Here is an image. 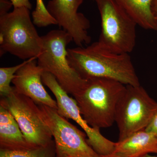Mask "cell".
Instances as JSON below:
<instances>
[{
  "instance_id": "obj_7",
  "label": "cell",
  "mask_w": 157,
  "mask_h": 157,
  "mask_svg": "<svg viewBox=\"0 0 157 157\" xmlns=\"http://www.w3.org/2000/svg\"><path fill=\"white\" fill-rule=\"evenodd\" d=\"M0 105L11 113L26 140L32 146H45L53 141L39 106L30 98L18 94L13 87L9 94L2 97Z\"/></svg>"
},
{
  "instance_id": "obj_4",
  "label": "cell",
  "mask_w": 157,
  "mask_h": 157,
  "mask_svg": "<svg viewBox=\"0 0 157 157\" xmlns=\"http://www.w3.org/2000/svg\"><path fill=\"white\" fill-rule=\"evenodd\" d=\"M30 10L25 7L14 8L11 12L0 16L1 55L6 52L21 59L38 58L43 48Z\"/></svg>"
},
{
  "instance_id": "obj_13",
  "label": "cell",
  "mask_w": 157,
  "mask_h": 157,
  "mask_svg": "<svg viewBox=\"0 0 157 157\" xmlns=\"http://www.w3.org/2000/svg\"><path fill=\"white\" fill-rule=\"evenodd\" d=\"M34 147L26 140L11 113L0 105V150L20 151Z\"/></svg>"
},
{
  "instance_id": "obj_6",
  "label": "cell",
  "mask_w": 157,
  "mask_h": 157,
  "mask_svg": "<svg viewBox=\"0 0 157 157\" xmlns=\"http://www.w3.org/2000/svg\"><path fill=\"white\" fill-rule=\"evenodd\" d=\"M157 110V102L140 85H126L116 109L118 141L145 130Z\"/></svg>"
},
{
  "instance_id": "obj_5",
  "label": "cell",
  "mask_w": 157,
  "mask_h": 157,
  "mask_svg": "<svg viewBox=\"0 0 157 157\" xmlns=\"http://www.w3.org/2000/svg\"><path fill=\"white\" fill-rule=\"evenodd\" d=\"M101 17L99 41L109 50L129 54L135 48L137 24L115 0H95Z\"/></svg>"
},
{
  "instance_id": "obj_1",
  "label": "cell",
  "mask_w": 157,
  "mask_h": 157,
  "mask_svg": "<svg viewBox=\"0 0 157 157\" xmlns=\"http://www.w3.org/2000/svg\"><path fill=\"white\" fill-rule=\"evenodd\" d=\"M67 58L70 65L86 80L105 78L125 85H140L128 54L113 52L99 41L86 47L67 48Z\"/></svg>"
},
{
  "instance_id": "obj_9",
  "label": "cell",
  "mask_w": 157,
  "mask_h": 157,
  "mask_svg": "<svg viewBox=\"0 0 157 157\" xmlns=\"http://www.w3.org/2000/svg\"><path fill=\"white\" fill-rule=\"evenodd\" d=\"M42 81L55 97L58 112L67 119H71L75 121L83 129L88 137V143L97 153L101 155L111 154L114 151L116 143L104 137L101 134L100 129L90 126L82 116L75 99L68 95L55 77L51 73L43 72Z\"/></svg>"
},
{
  "instance_id": "obj_2",
  "label": "cell",
  "mask_w": 157,
  "mask_h": 157,
  "mask_svg": "<svg viewBox=\"0 0 157 157\" xmlns=\"http://www.w3.org/2000/svg\"><path fill=\"white\" fill-rule=\"evenodd\" d=\"M86 87L74 97L80 113L94 128L111 127L115 122L116 109L126 85L113 79H89Z\"/></svg>"
},
{
  "instance_id": "obj_11",
  "label": "cell",
  "mask_w": 157,
  "mask_h": 157,
  "mask_svg": "<svg viewBox=\"0 0 157 157\" xmlns=\"http://www.w3.org/2000/svg\"><path fill=\"white\" fill-rule=\"evenodd\" d=\"M34 58L17 71L12 80L14 89L18 94L30 98L38 105H45L57 109V104L43 85V70Z\"/></svg>"
},
{
  "instance_id": "obj_19",
  "label": "cell",
  "mask_w": 157,
  "mask_h": 157,
  "mask_svg": "<svg viewBox=\"0 0 157 157\" xmlns=\"http://www.w3.org/2000/svg\"><path fill=\"white\" fill-rule=\"evenodd\" d=\"M14 8L25 7L30 10L32 9V6L29 0H11Z\"/></svg>"
},
{
  "instance_id": "obj_18",
  "label": "cell",
  "mask_w": 157,
  "mask_h": 157,
  "mask_svg": "<svg viewBox=\"0 0 157 157\" xmlns=\"http://www.w3.org/2000/svg\"><path fill=\"white\" fill-rule=\"evenodd\" d=\"M145 130L157 137V110Z\"/></svg>"
},
{
  "instance_id": "obj_22",
  "label": "cell",
  "mask_w": 157,
  "mask_h": 157,
  "mask_svg": "<svg viewBox=\"0 0 157 157\" xmlns=\"http://www.w3.org/2000/svg\"><path fill=\"white\" fill-rule=\"evenodd\" d=\"M140 157H157V156H152L150 155L149 154H148L144 155Z\"/></svg>"
},
{
  "instance_id": "obj_15",
  "label": "cell",
  "mask_w": 157,
  "mask_h": 157,
  "mask_svg": "<svg viewBox=\"0 0 157 157\" xmlns=\"http://www.w3.org/2000/svg\"><path fill=\"white\" fill-rule=\"evenodd\" d=\"M0 157H56L55 144L53 140L45 146L20 151L0 150Z\"/></svg>"
},
{
  "instance_id": "obj_20",
  "label": "cell",
  "mask_w": 157,
  "mask_h": 157,
  "mask_svg": "<svg viewBox=\"0 0 157 157\" xmlns=\"http://www.w3.org/2000/svg\"><path fill=\"white\" fill-rule=\"evenodd\" d=\"M13 6L11 1L0 0V16L8 13V11Z\"/></svg>"
},
{
  "instance_id": "obj_17",
  "label": "cell",
  "mask_w": 157,
  "mask_h": 157,
  "mask_svg": "<svg viewBox=\"0 0 157 157\" xmlns=\"http://www.w3.org/2000/svg\"><path fill=\"white\" fill-rule=\"evenodd\" d=\"M34 25L39 28L57 25L56 21L49 14L43 0H36L35 10L32 13Z\"/></svg>"
},
{
  "instance_id": "obj_14",
  "label": "cell",
  "mask_w": 157,
  "mask_h": 157,
  "mask_svg": "<svg viewBox=\"0 0 157 157\" xmlns=\"http://www.w3.org/2000/svg\"><path fill=\"white\" fill-rule=\"evenodd\" d=\"M130 17L142 28L157 30L152 11L153 0H115Z\"/></svg>"
},
{
  "instance_id": "obj_8",
  "label": "cell",
  "mask_w": 157,
  "mask_h": 157,
  "mask_svg": "<svg viewBox=\"0 0 157 157\" xmlns=\"http://www.w3.org/2000/svg\"><path fill=\"white\" fill-rule=\"evenodd\" d=\"M38 106L54 139L56 157H102L88 143L86 134L61 115L57 109Z\"/></svg>"
},
{
  "instance_id": "obj_16",
  "label": "cell",
  "mask_w": 157,
  "mask_h": 157,
  "mask_svg": "<svg viewBox=\"0 0 157 157\" xmlns=\"http://www.w3.org/2000/svg\"><path fill=\"white\" fill-rule=\"evenodd\" d=\"M34 58L36 57L29 59L14 67L0 68V94L2 97L8 95L12 91L13 87L10 86V83L15 77L16 73L24 65Z\"/></svg>"
},
{
  "instance_id": "obj_23",
  "label": "cell",
  "mask_w": 157,
  "mask_h": 157,
  "mask_svg": "<svg viewBox=\"0 0 157 157\" xmlns=\"http://www.w3.org/2000/svg\"><path fill=\"white\" fill-rule=\"evenodd\" d=\"M102 156V157H113L111 156L110 155H101Z\"/></svg>"
},
{
  "instance_id": "obj_21",
  "label": "cell",
  "mask_w": 157,
  "mask_h": 157,
  "mask_svg": "<svg viewBox=\"0 0 157 157\" xmlns=\"http://www.w3.org/2000/svg\"><path fill=\"white\" fill-rule=\"evenodd\" d=\"M152 11L154 18L157 29V0H153Z\"/></svg>"
},
{
  "instance_id": "obj_12",
  "label": "cell",
  "mask_w": 157,
  "mask_h": 157,
  "mask_svg": "<svg viewBox=\"0 0 157 157\" xmlns=\"http://www.w3.org/2000/svg\"><path fill=\"white\" fill-rule=\"evenodd\" d=\"M150 153L157 154V137L141 130L116 143L113 157H140Z\"/></svg>"
},
{
  "instance_id": "obj_10",
  "label": "cell",
  "mask_w": 157,
  "mask_h": 157,
  "mask_svg": "<svg viewBox=\"0 0 157 157\" xmlns=\"http://www.w3.org/2000/svg\"><path fill=\"white\" fill-rule=\"evenodd\" d=\"M83 0H50L47 10L55 19L57 25L70 34L73 42L79 47L87 45L91 41L89 35L90 21L78 12Z\"/></svg>"
},
{
  "instance_id": "obj_3",
  "label": "cell",
  "mask_w": 157,
  "mask_h": 157,
  "mask_svg": "<svg viewBox=\"0 0 157 157\" xmlns=\"http://www.w3.org/2000/svg\"><path fill=\"white\" fill-rule=\"evenodd\" d=\"M43 48L37 58L44 72L51 73L66 92L75 97L86 87L88 80L81 77L70 65L67 45L73 41L63 30L50 31L42 36Z\"/></svg>"
}]
</instances>
